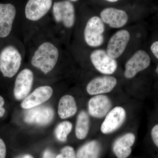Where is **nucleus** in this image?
<instances>
[{
    "label": "nucleus",
    "instance_id": "0eeeda50",
    "mask_svg": "<svg viewBox=\"0 0 158 158\" xmlns=\"http://www.w3.org/2000/svg\"><path fill=\"white\" fill-rule=\"evenodd\" d=\"M17 15L15 6L11 3H0V39L9 38L14 29Z\"/></svg>",
    "mask_w": 158,
    "mask_h": 158
},
{
    "label": "nucleus",
    "instance_id": "4be33fe9",
    "mask_svg": "<svg viewBox=\"0 0 158 158\" xmlns=\"http://www.w3.org/2000/svg\"><path fill=\"white\" fill-rule=\"evenodd\" d=\"M56 158H77L76 154L73 148L66 146L62 148L60 153L56 156Z\"/></svg>",
    "mask_w": 158,
    "mask_h": 158
},
{
    "label": "nucleus",
    "instance_id": "1a4fd4ad",
    "mask_svg": "<svg viewBox=\"0 0 158 158\" xmlns=\"http://www.w3.org/2000/svg\"><path fill=\"white\" fill-rule=\"evenodd\" d=\"M127 118L125 110L117 106L111 109L105 116L101 126V131L104 135L112 134L122 126Z\"/></svg>",
    "mask_w": 158,
    "mask_h": 158
},
{
    "label": "nucleus",
    "instance_id": "393cba45",
    "mask_svg": "<svg viewBox=\"0 0 158 158\" xmlns=\"http://www.w3.org/2000/svg\"><path fill=\"white\" fill-rule=\"evenodd\" d=\"M151 50L155 56L158 59V41H155L152 44Z\"/></svg>",
    "mask_w": 158,
    "mask_h": 158
},
{
    "label": "nucleus",
    "instance_id": "6e6552de",
    "mask_svg": "<svg viewBox=\"0 0 158 158\" xmlns=\"http://www.w3.org/2000/svg\"><path fill=\"white\" fill-rule=\"evenodd\" d=\"M90 60L98 71L103 74L111 75L116 71L117 62L116 59L110 57L106 51L96 49L90 53Z\"/></svg>",
    "mask_w": 158,
    "mask_h": 158
},
{
    "label": "nucleus",
    "instance_id": "a211bd4d",
    "mask_svg": "<svg viewBox=\"0 0 158 158\" xmlns=\"http://www.w3.org/2000/svg\"><path fill=\"white\" fill-rule=\"evenodd\" d=\"M77 106L74 98L70 94H66L60 98L58 105V113L62 119L69 118L75 115Z\"/></svg>",
    "mask_w": 158,
    "mask_h": 158
},
{
    "label": "nucleus",
    "instance_id": "2eb2a0df",
    "mask_svg": "<svg viewBox=\"0 0 158 158\" xmlns=\"http://www.w3.org/2000/svg\"><path fill=\"white\" fill-rule=\"evenodd\" d=\"M112 107L111 99L105 94L94 95L88 102V113L90 116L95 118L105 117Z\"/></svg>",
    "mask_w": 158,
    "mask_h": 158
},
{
    "label": "nucleus",
    "instance_id": "f03ea898",
    "mask_svg": "<svg viewBox=\"0 0 158 158\" xmlns=\"http://www.w3.org/2000/svg\"><path fill=\"white\" fill-rule=\"evenodd\" d=\"M75 9L72 3L68 0H59L54 2L52 16L46 25L64 44L66 43L67 33L76 24Z\"/></svg>",
    "mask_w": 158,
    "mask_h": 158
},
{
    "label": "nucleus",
    "instance_id": "c756f323",
    "mask_svg": "<svg viewBox=\"0 0 158 158\" xmlns=\"http://www.w3.org/2000/svg\"><path fill=\"white\" fill-rule=\"evenodd\" d=\"M156 73H157V74L158 75V64L156 68Z\"/></svg>",
    "mask_w": 158,
    "mask_h": 158
},
{
    "label": "nucleus",
    "instance_id": "a878e982",
    "mask_svg": "<svg viewBox=\"0 0 158 158\" xmlns=\"http://www.w3.org/2000/svg\"><path fill=\"white\" fill-rule=\"evenodd\" d=\"M5 103L4 98L0 95V118L2 117L6 113V110L4 107Z\"/></svg>",
    "mask_w": 158,
    "mask_h": 158
},
{
    "label": "nucleus",
    "instance_id": "9d476101",
    "mask_svg": "<svg viewBox=\"0 0 158 158\" xmlns=\"http://www.w3.org/2000/svg\"><path fill=\"white\" fill-rule=\"evenodd\" d=\"M150 63V58L146 52L142 50L137 51L126 63L125 77L128 79L135 77L138 73L148 68Z\"/></svg>",
    "mask_w": 158,
    "mask_h": 158
},
{
    "label": "nucleus",
    "instance_id": "7c9ffc66",
    "mask_svg": "<svg viewBox=\"0 0 158 158\" xmlns=\"http://www.w3.org/2000/svg\"><path fill=\"white\" fill-rule=\"evenodd\" d=\"M68 1H70L71 2H76L78 0H68Z\"/></svg>",
    "mask_w": 158,
    "mask_h": 158
},
{
    "label": "nucleus",
    "instance_id": "b1692460",
    "mask_svg": "<svg viewBox=\"0 0 158 158\" xmlns=\"http://www.w3.org/2000/svg\"><path fill=\"white\" fill-rule=\"evenodd\" d=\"M6 147L2 139L0 138V158H6Z\"/></svg>",
    "mask_w": 158,
    "mask_h": 158
},
{
    "label": "nucleus",
    "instance_id": "dca6fc26",
    "mask_svg": "<svg viewBox=\"0 0 158 158\" xmlns=\"http://www.w3.org/2000/svg\"><path fill=\"white\" fill-rule=\"evenodd\" d=\"M100 16L103 23L114 28L122 27L126 24L128 20V16L125 11L113 8L104 9L101 13Z\"/></svg>",
    "mask_w": 158,
    "mask_h": 158
},
{
    "label": "nucleus",
    "instance_id": "f8f14e48",
    "mask_svg": "<svg viewBox=\"0 0 158 158\" xmlns=\"http://www.w3.org/2000/svg\"><path fill=\"white\" fill-rule=\"evenodd\" d=\"M53 94V89L49 85H44L35 88L21 103V107L25 110L38 106L47 101Z\"/></svg>",
    "mask_w": 158,
    "mask_h": 158
},
{
    "label": "nucleus",
    "instance_id": "f257e3e1",
    "mask_svg": "<svg viewBox=\"0 0 158 158\" xmlns=\"http://www.w3.org/2000/svg\"><path fill=\"white\" fill-rule=\"evenodd\" d=\"M24 43L27 63L33 70L45 76L60 69L67 60L65 44L46 24L37 29Z\"/></svg>",
    "mask_w": 158,
    "mask_h": 158
},
{
    "label": "nucleus",
    "instance_id": "20e7f679",
    "mask_svg": "<svg viewBox=\"0 0 158 158\" xmlns=\"http://www.w3.org/2000/svg\"><path fill=\"white\" fill-rule=\"evenodd\" d=\"M26 52L23 41L17 38L0 48V73L4 77L16 76L25 63Z\"/></svg>",
    "mask_w": 158,
    "mask_h": 158
},
{
    "label": "nucleus",
    "instance_id": "f3484780",
    "mask_svg": "<svg viewBox=\"0 0 158 158\" xmlns=\"http://www.w3.org/2000/svg\"><path fill=\"white\" fill-rule=\"evenodd\" d=\"M135 141L132 133H127L116 138L113 142V152L118 158H127L132 152L131 147Z\"/></svg>",
    "mask_w": 158,
    "mask_h": 158
},
{
    "label": "nucleus",
    "instance_id": "ddd939ff",
    "mask_svg": "<svg viewBox=\"0 0 158 158\" xmlns=\"http://www.w3.org/2000/svg\"><path fill=\"white\" fill-rule=\"evenodd\" d=\"M116 85L117 80L114 77H98L88 82L86 86V91L91 95L104 94L112 91Z\"/></svg>",
    "mask_w": 158,
    "mask_h": 158
},
{
    "label": "nucleus",
    "instance_id": "c85d7f7f",
    "mask_svg": "<svg viewBox=\"0 0 158 158\" xmlns=\"http://www.w3.org/2000/svg\"><path fill=\"white\" fill-rule=\"evenodd\" d=\"M106 1L111 2H117L118 0H106Z\"/></svg>",
    "mask_w": 158,
    "mask_h": 158
},
{
    "label": "nucleus",
    "instance_id": "4468645a",
    "mask_svg": "<svg viewBox=\"0 0 158 158\" xmlns=\"http://www.w3.org/2000/svg\"><path fill=\"white\" fill-rule=\"evenodd\" d=\"M130 39L129 32L125 30L117 31L110 38L106 52L110 57L116 59L122 55Z\"/></svg>",
    "mask_w": 158,
    "mask_h": 158
},
{
    "label": "nucleus",
    "instance_id": "9b49d317",
    "mask_svg": "<svg viewBox=\"0 0 158 158\" xmlns=\"http://www.w3.org/2000/svg\"><path fill=\"white\" fill-rule=\"evenodd\" d=\"M54 117V111L49 106H38L26 111L24 120L29 124L45 126L50 123Z\"/></svg>",
    "mask_w": 158,
    "mask_h": 158
},
{
    "label": "nucleus",
    "instance_id": "5701e85b",
    "mask_svg": "<svg viewBox=\"0 0 158 158\" xmlns=\"http://www.w3.org/2000/svg\"><path fill=\"white\" fill-rule=\"evenodd\" d=\"M151 134L154 143L158 148V124L153 127Z\"/></svg>",
    "mask_w": 158,
    "mask_h": 158
},
{
    "label": "nucleus",
    "instance_id": "412c9836",
    "mask_svg": "<svg viewBox=\"0 0 158 158\" xmlns=\"http://www.w3.org/2000/svg\"><path fill=\"white\" fill-rule=\"evenodd\" d=\"M73 128V124L70 122L65 121L57 125L55 131V135L57 140L64 142L67 141V137Z\"/></svg>",
    "mask_w": 158,
    "mask_h": 158
},
{
    "label": "nucleus",
    "instance_id": "6ab92c4d",
    "mask_svg": "<svg viewBox=\"0 0 158 158\" xmlns=\"http://www.w3.org/2000/svg\"><path fill=\"white\" fill-rule=\"evenodd\" d=\"M99 141L92 140L82 145L78 150L77 158H98L101 153Z\"/></svg>",
    "mask_w": 158,
    "mask_h": 158
},
{
    "label": "nucleus",
    "instance_id": "7ed1b4c3",
    "mask_svg": "<svg viewBox=\"0 0 158 158\" xmlns=\"http://www.w3.org/2000/svg\"><path fill=\"white\" fill-rule=\"evenodd\" d=\"M53 0H28L24 9L23 20L20 24L23 41L31 37L37 29L45 24L52 10Z\"/></svg>",
    "mask_w": 158,
    "mask_h": 158
},
{
    "label": "nucleus",
    "instance_id": "aec40b11",
    "mask_svg": "<svg viewBox=\"0 0 158 158\" xmlns=\"http://www.w3.org/2000/svg\"><path fill=\"white\" fill-rule=\"evenodd\" d=\"M90 117L88 113L82 110L77 118L75 127V135L80 140L85 139L88 135L90 130Z\"/></svg>",
    "mask_w": 158,
    "mask_h": 158
},
{
    "label": "nucleus",
    "instance_id": "423d86ee",
    "mask_svg": "<svg viewBox=\"0 0 158 158\" xmlns=\"http://www.w3.org/2000/svg\"><path fill=\"white\" fill-rule=\"evenodd\" d=\"M104 24L98 16L90 17L87 21L83 30V39L88 47L96 48L103 43Z\"/></svg>",
    "mask_w": 158,
    "mask_h": 158
},
{
    "label": "nucleus",
    "instance_id": "bb28decb",
    "mask_svg": "<svg viewBox=\"0 0 158 158\" xmlns=\"http://www.w3.org/2000/svg\"><path fill=\"white\" fill-rule=\"evenodd\" d=\"M43 158H56V156L50 150L46 149L44 152Z\"/></svg>",
    "mask_w": 158,
    "mask_h": 158
},
{
    "label": "nucleus",
    "instance_id": "cd10ccee",
    "mask_svg": "<svg viewBox=\"0 0 158 158\" xmlns=\"http://www.w3.org/2000/svg\"><path fill=\"white\" fill-rule=\"evenodd\" d=\"M16 158H34L33 156L30 154H25L23 155L19 156Z\"/></svg>",
    "mask_w": 158,
    "mask_h": 158
},
{
    "label": "nucleus",
    "instance_id": "39448f33",
    "mask_svg": "<svg viewBox=\"0 0 158 158\" xmlns=\"http://www.w3.org/2000/svg\"><path fill=\"white\" fill-rule=\"evenodd\" d=\"M34 70L26 63L16 75L15 80L13 94L17 100L25 98L30 94L35 81Z\"/></svg>",
    "mask_w": 158,
    "mask_h": 158
}]
</instances>
